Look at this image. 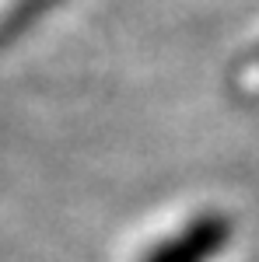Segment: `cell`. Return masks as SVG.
Segmentation results:
<instances>
[{
  "instance_id": "1",
  "label": "cell",
  "mask_w": 259,
  "mask_h": 262,
  "mask_svg": "<svg viewBox=\"0 0 259 262\" xmlns=\"http://www.w3.org/2000/svg\"><path fill=\"white\" fill-rule=\"evenodd\" d=\"M228 242V221L224 217H200L182 227L175 238L151 248L144 262H207L221 245Z\"/></svg>"
},
{
  "instance_id": "2",
  "label": "cell",
  "mask_w": 259,
  "mask_h": 262,
  "mask_svg": "<svg viewBox=\"0 0 259 262\" xmlns=\"http://www.w3.org/2000/svg\"><path fill=\"white\" fill-rule=\"evenodd\" d=\"M245 74H249V88H259V49L252 53V60L245 63Z\"/></svg>"
}]
</instances>
